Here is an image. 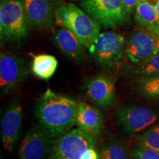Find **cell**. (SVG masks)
Returning a JSON list of instances; mask_svg holds the SVG:
<instances>
[{"label": "cell", "instance_id": "cell-2", "mask_svg": "<svg viewBox=\"0 0 159 159\" xmlns=\"http://www.w3.org/2000/svg\"><path fill=\"white\" fill-rule=\"evenodd\" d=\"M55 19L58 25L70 30L86 48L100 33L101 26L73 3L62 4L56 7Z\"/></svg>", "mask_w": 159, "mask_h": 159}, {"label": "cell", "instance_id": "cell-5", "mask_svg": "<svg viewBox=\"0 0 159 159\" xmlns=\"http://www.w3.org/2000/svg\"><path fill=\"white\" fill-rule=\"evenodd\" d=\"M80 5L85 13L105 28H117L130 21V15L122 0H83Z\"/></svg>", "mask_w": 159, "mask_h": 159}, {"label": "cell", "instance_id": "cell-3", "mask_svg": "<svg viewBox=\"0 0 159 159\" xmlns=\"http://www.w3.org/2000/svg\"><path fill=\"white\" fill-rule=\"evenodd\" d=\"M29 26L23 0H1V42L21 43L25 41L29 35Z\"/></svg>", "mask_w": 159, "mask_h": 159}, {"label": "cell", "instance_id": "cell-1", "mask_svg": "<svg viewBox=\"0 0 159 159\" xmlns=\"http://www.w3.org/2000/svg\"><path fill=\"white\" fill-rule=\"evenodd\" d=\"M78 102L48 89L40 97L35 109L39 128L52 139L71 130L75 125Z\"/></svg>", "mask_w": 159, "mask_h": 159}, {"label": "cell", "instance_id": "cell-13", "mask_svg": "<svg viewBox=\"0 0 159 159\" xmlns=\"http://www.w3.org/2000/svg\"><path fill=\"white\" fill-rule=\"evenodd\" d=\"M30 27L39 31H47L53 27L55 3L53 0H23Z\"/></svg>", "mask_w": 159, "mask_h": 159}, {"label": "cell", "instance_id": "cell-6", "mask_svg": "<svg viewBox=\"0 0 159 159\" xmlns=\"http://www.w3.org/2000/svg\"><path fill=\"white\" fill-rule=\"evenodd\" d=\"M116 121L123 134L134 136L158 122L159 112L146 106L125 105L116 111Z\"/></svg>", "mask_w": 159, "mask_h": 159}, {"label": "cell", "instance_id": "cell-22", "mask_svg": "<svg viewBox=\"0 0 159 159\" xmlns=\"http://www.w3.org/2000/svg\"><path fill=\"white\" fill-rule=\"evenodd\" d=\"M132 159H159V152L147 147L137 145L131 151Z\"/></svg>", "mask_w": 159, "mask_h": 159}, {"label": "cell", "instance_id": "cell-27", "mask_svg": "<svg viewBox=\"0 0 159 159\" xmlns=\"http://www.w3.org/2000/svg\"><path fill=\"white\" fill-rule=\"evenodd\" d=\"M142 1H145V0H142Z\"/></svg>", "mask_w": 159, "mask_h": 159}, {"label": "cell", "instance_id": "cell-16", "mask_svg": "<svg viewBox=\"0 0 159 159\" xmlns=\"http://www.w3.org/2000/svg\"><path fill=\"white\" fill-rule=\"evenodd\" d=\"M32 72L39 79L49 80L55 74L57 68L56 57L49 54L33 55Z\"/></svg>", "mask_w": 159, "mask_h": 159}, {"label": "cell", "instance_id": "cell-21", "mask_svg": "<svg viewBox=\"0 0 159 159\" xmlns=\"http://www.w3.org/2000/svg\"><path fill=\"white\" fill-rule=\"evenodd\" d=\"M138 145L153 149L159 152V125L152 126L138 139Z\"/></svg>", "mask_w": 159, "mask_h": 159}, {"label": "cell", "instance_id": "cell-14", "mask_svg": "<svg viewBox=\"0 0 159 159\" xmlns=\"http://www.w3.org/2000/svg\"><path fill=\"white\" fill-rule=\"evenodd\" d=\"M75 125L96 138H99L102 134L104 117L98 108L87 102H79Z\"/></svg>", "mask_w": 159, "mask_h": 159}, {"label": "cell", "instance_id": "cell-24", "mask_svg": "<svg viewBox=\"0 0 159 159\" xmlns=\"http://www.w3.org/2000/svg\"><path fill=\"white\" fill-rule=\"evenodd\" d=\"M97 149L89 148L82 155L80 159H99V154L97 153Z\"/></svg>", "mask_w": 159, "mask_h": 159}, {"label": "cell", "instance_id": "cell-18", "mask_svg": "<svg viewBox=\"0 0 159 159\" xmlns=\"http://www.w3.org/2000/svg\"><path fill=\"white\" fill-rule=\"evenodd\" d=\"M99 159H132L126 145L116 139H110L105 142L99 151Z\"/></svg>", "mask_w": 159, "mask_h": 159}, {"label": "cell", "instance_id": "cell-15", "mask_svg": "<svg viewBox=\"0 0 159 159\" xmlns=\"http://www.w3.org/2000/svg\"><path fill=\"white\" fill-rule=\"evenodd\" d=\"M52 41L67 58L74 63H80L83 60V46L70 30L61 27L52 35Z\"/></svg>", "mask_w": 159, "mask_h": 159}, {"label": "cell", "instance_id": "cell-19", "mask_svg": "<svg viewBox=\"0 0 159 159\" xmlns=\"http://www.w3.org/2000/svg\"><path fill=\"white\" fill-rule=\"evenodd\" d=\"M134 87L142 97L159 101V77H138L134 83Z\"/></svg>", "mask_w": 159, "mask_h": 159}, {"label": "cell", "instance_id": "cell-17", "mask_svg": "<svg viewBox=\"0 0 159 159\" xmlns=\"http://www.w3.org/2000/svg\"><path fill=\"white\" fill-rule=\"evenodd\" d=\"M135 21L139 27L148 29L155 25H159V20L155 6L147 1L139 2L136 7Z\"/></svg>", "mask_w": 159, "mask_h": 159}, {"label": "cell", "instance_id": "cell-26", "mask_svg": "<svg viewBox=\"0 0 159 159\" xmlns=\"http://www.w3.org/2000/svg\"><path fill=\"white\" fill-rule=\"evenodd\" d=\"M155 8H156V13H157V15H158V20H159V0H158V2L156 3V6H155Z\"/></svg>", "mask_w": 159, "mask_h": 159}, {"label": "cell", "instance_id": "cell-7", "mask_svg": "<svg viewBox=\"0 0 159 159\" xmlns=\"http://www.w3.org/2000/svg\"><path fill=\"white\" fill-rule=\"evenodd\" d=\"M96 137L80 128L71 129L55 140L49 159H80L89 148L97 149Z\"/></svg>", "mask_w": 159, "mask_h": 159}, {"label": "cell", "instance_id": "cell-11", "mask_svg": "<svg viewBox=\"0 0 159 159\" xmlns=\"http://www.w3.org/2000/svg\"><path fill=\"white\" fill-rule=\"evenodd\" d=\"M55 140L41 129L31 128L26 133L21 143L19 159H45L50 156Z\"/></svg>", "mask_w": 159, "mask_h": 159}, {"label": "cell", "instance_id": "cell-8", "mask_svg": "<svg viewBox=\"0 0 159 159\" xmlns=\"http://www.w3.org/2000/svg\"><path fill=\"white\" fill-rule=\"evenodd\" d=\"M29 74L25 60L11 52L0 55L1 94H6L22 84Z\"/></svg>", "mask_w": 159, "mask_h": 159}, {"label": "cell", "instance_id": "cell-10", "mask_svg": "<svg viewBox=\"0 0 159 159\" xmlns=\"http://www.w3.org/2000/svg\"><path fill=\"white\" fill-rule=\"evenodd\" d=\"M85 96L99 108H110L116 101V80L105 74H98L89 79L84 84Z\"/></svg>", "mask_w": 159, "mask_h": 159}, {"label": "cell", "instance_id": "cell-4", "mask_svg": "<svg viewBox=\"0 0 159 159\" xmlns=\"http://www.w3.org/2000/svg\"><path fill=\"white\" fill-rule=\"evenodd\" d=\"M125 38L115 32H104L89 46V52L97 64L106 70L120 64L125 55Z\"/></svg>", "mask_w": 159, "mask_h": 159}, {"label": "cell", "instance_id": "cell-20", "mask_svg": "<svg viewBox=\"0 0 159 159\" xmlns=\"http://www.w3.org/2000/svg\"><path fill=\"white\" fill-rule=\"evenodd\" d=\"M130 73L139 77H159V52L148 61L135 65L130 69Z\"/></svg>", "mask_w": 159, "mask_h": 159}, {"label": "cell", "instance_id": "cell-23", "mask_svg": "<svg viewBox=\"0 0 159 159\" xmlns=\"http://www.w3.org/2000/svg\"><path fill=\"white\" fill-rule=\"evenodd\" d=\"M123 5L128 14H131L139 2V0H122Z\"/></svg>", "mask_w": 159, "mask_h": 159}, {"label": "cell", "instance_id": "cell-28", "mask_svg": "<svg viewBox=\"0 0 159 159\" xmlns=\"http://www.w3.org/2000/svg\"><path fill=\"white\" fill-rule=\"evenodd\" d=\"M82 1H83V0H82Z\"/></svg>", "mask_w": 159, "mask_h": 159}, {"label": "cell", "instance_id": "cell-12", "mask_svg": "<svg viewBox=\"0 0 159 159\" xmlns=\"http://www.w3.org/2000/svg\"><path fill=\"white\" fill-rule=\"evenodd\" d=\"M23 121V109L17 100L9 104L1 121V137L4 148L11 152L17 144Z\"/></svg>", "mask_w": 159, "mask_h": 159}, {"label": "cell", "instance_id": "cell-25", "mask_svg": "<svg viewBox=\"0 0 159 159\" xmlns=\"http://www.w3.org/2000/svg\"><path fill=\"white\" fill-rule=\"evenodd\" d=\"M148 30L152 33V34H153L156 37V39H158L159 44V25L152 26V27H150V28H148Z\"/></svg>", "mask_w": 159, "mask_h": 159}, {"label": "cell", "instance_id": "cell-9", "mask_svg": "<svg viewBox=\"0 0 159 159\" xmlns=\"http://www.w3.org/2000/svg\"><path fill=\"white\" fill-rule=\"evenodd\" d=\"M158 52V39L146 28L136 29L125 41V55L134 65L148 61Z\"/></svg>", "mask_w": 159, "mask_h": 159}]
</instances>
